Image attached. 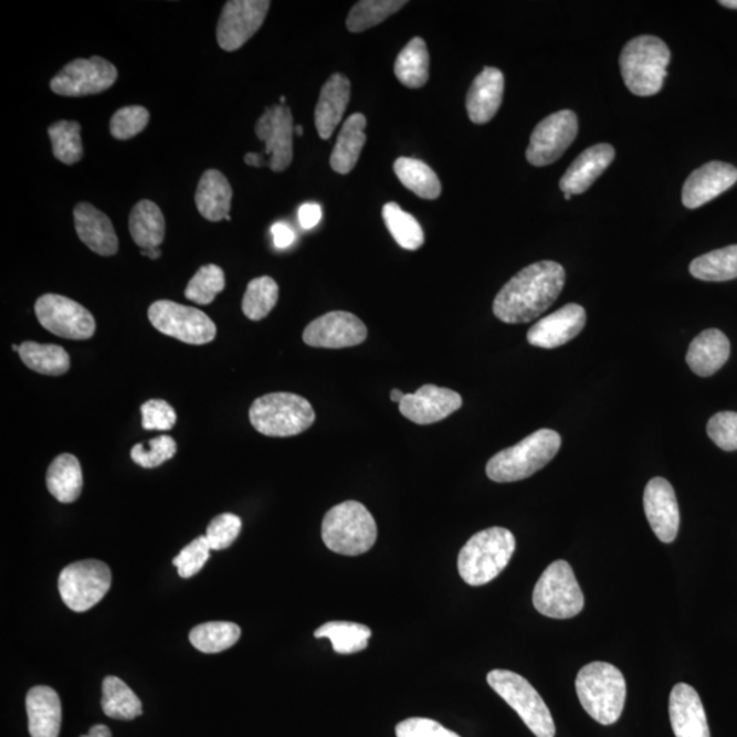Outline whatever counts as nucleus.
Wrapping results in <instances>:
<instances>
[{"instance_id": "1", "label": "nucleus", "mask_w": 737, "mask_h": 737, "mask_svg": "<svg viewBox=\"0 0 737 737\" xmlns=\"http://www.w3.org/2000/svg\"><path fill=\"white\" fill-rule=\"evenodd\" d=\"M566 271L556 261H538L522 270L504 286L493 302V313L506 324L536 320L559 298Z\"/></svg>"}, {"instance_id": "2", "label": "nucleus", "mask_w": 737, "mask_h": 737, "mask_svg": "<svg viewBox=\"0 0 737 737\" xmlns=\"http://www.w3.org/2000/svg\"><path fill=\"white\" fill-rule=\"evenodd\" d=\"M576 688L580 705L601 725H612L622 717L627 684L623 673L608 663H591L579 671Z\"/></svg>"}, {"instance_id": "3", "label": "nucleus", "mask_w": 737, "mask_h": 737, "mask_svg": "<svg viewBox=\"0 0 737 737\" xmlns=\"http://www.w3.org/2000/svg\"><path fill=\"white\" fill-rule=\"evenodd\" d=\"M560 446L559 433L552 429H539L520 443L493 456L486 464V475L501 484L529 478L554 460Z\"/></svg>"}, {"instance_id": "4", "label": "nucleus", "mask_w": 737, "mask_h": 737, "mask_svg": "<svg viewBox=\"0 0 737 737\" xmlns=\"http://www.w3.org/2000/svg\"><path fill=\"white\" fill-rule=\"evenodd\" d=\"M514 534L491 527L474 534L457 557V570L470 586H484L501 576L515 552Z\"/></svg>"}, {"instance_id": "5", "label": "nucleus", "mask_w": 737, "mask_h": 737, "mask_svg": "<svg viewBox=\"0 0 737 737\" xmlns=\"http://www.w3.org/2000/svg\"><path fill=\"white\" fill-rule=\"evenodd\" d=\"M670 61L668 45L660 38L630 40L620 55V70L627 88L636 96L657 95L663 90Z\"/></svg>"}, {"instance_id": "6", "label": "nucleus", "mask_w": 737, "mask_h": 737, "mask_svg": "<svg viewBox=\"0 0 737 737\" xmlns=\"http://www.w3.org/2000/svg\"><path fill=\"white\" fill-rule=\"evenodd\" d=\"M322 537L335 554L364 555L376 544V520L364 504L352 501L340 503L324 516Z\"/></svg>"}, {"instance_id": "7", "label": "nucleus", "mask_w": 737, "mask_h": 737, "mask_svg": "<svg viewBox=\"0 0 737 737\" xmlns=\"http://www.w3.org/2000/svg\"><path fill=\"white\" fill-rule=\"evenodd\" d=\"M249 418L255 431L270 438H292L315 423L312 404L299 394L274 392L255 399Z\"/></svg>"}, {"instance_id": "8", "label": "nucleus", "mask_w": 737, "mask_h": 737, "mask_svg": "<svg viewBox=\"0 0 737 737\" xmlns=\"http://www.w3.org/2000/svg\"><path fill=\"white\" fill-rule=\"evenodd\" d=\"M487 683L493 692L502 696L518 713L522 722L537 737H555L556 725L552 713L537 689L518 673L495 670L487 673Z\"/></svg>"}, {"instance_id": "9", "label": "nucleus", "mask_w": 737, "mask_h": 737, "mask_svg": "<svg viewBox=\"0 0 737 737\" xmlns=\"http://www.w3.org/2000/svg\"><path fill=\"white\" fill-rule=\"evenodd\" d=\"M533 603L539 613L552 619H571L582 612V589L567 561L557 560L544 571L534 588Z\"/></svg>"}, {"instance_id": "10", "label": "nucleus", "mask_w": 737, "mask_h": 737, "mask_svg": "<svg viewBox=\"0 0 737 737\" xmlns=\"http://www.w3.org/2000/svg\"><path fill=\"white\" fill-rule=\"evenodd\" d=\"M148 317L159 333L188 345H207L217 338V325L204 312L172 301H156Z\"/></svg>"}, {"instance_id": "11", "label": "nucleus", "mask_w": 737, "mask_h": 737, "mask_svg": "<svg viewBox=\"0 0 737 737\" xmlns=\"http://www.w3.org/2000/svg\"><path fill=\"white\" fill-rule=\"evenodd\" d=\"M112 571L106 562L84 560L65 567L60 576L63 602L74 612H86L104 599L112 588Z\"/></svg>"}, {"instance_id": "12", "label": "nucleus", "mask_w": 737, "mask_h": 737, "mask_svg": "<svg viewBox=\"0 0 737 737\" xmlns=\"http://www.w3.org/2000/svg\"><path fill=\"white\" fill-rule=\"evenodd\" d=\"M40 324L51 334L72 340L91 339L96 333L95 317L78 302L57 294H45L34 306Z\"/></svg>"}, {"instance_id": "13", "label": "nucleus", "mask_w": 737, "mask_h": 737, "mask_svg": "<svg viewBox=\"0 0 737 737\" xmlns=\"http://www.w3.org/2000/svg\"><path fill=\"white\" fill-rule=\"evenodd\" d=\"M578 131V116L571 109L547 116L531 133L527 161L536 167L552 165L576 141Z\"/></svg>"}, {"instance_id": "14", "label": "nucleus", "mask_w": 737, "mask_h": 737, "mask_svg": "<svg viewBox=\"0 0 737 737\" xmlns=\"http://www.w3.org/2000/svg\"><path fill=\"white\" fill-rule=\"evenodd\" d=\"M118 70L102 56L75 60L51 80V91L60 96L83 97L98 95L112 88Z\"/></svg>"}, {"instance_id": "15", "label": "nucleus", "mask_w": 737, "mask_h": 737, "mask_svg": "<svg viewBox=\"0 0 737 737\" xmlns=\"http://www.w3.org/2000/svg\"><path fill=\"white\" fill-rule=\"evenodd\" d=\"M269 0H230L220 14L217 38L220 49L236 51L263 27L269 14Z\"/></svg>"}, {"instance_id": "16", "label": "nucleus", "mask_w": 737, "mask_h": 737, "mask_svg": "<svg viewBox=\"0 0 737 737\" xmlns=\"http://www.w3.org/2000/svg\"><path fill=\"white\" fill-rule=\"evenodd\" d=\"M294 124L292 109L282 104L265 109L255 124V135L265 144L270 168L274 172L287 170L293 162Z\"/></svg>"}, {"instance_id": "17", "label": "nucleus", "mask_w": 737, "mask_h": 737, "mask_svg": "<svg viewBox=\"0 0 737 737\" xmlns=\"http://www.w3.org/2000/svg\"><path fill=\"white\" fill-rule=\"evenodd\" d=\"M367 338V325L348 312H329L307 325L304 333L305 344L317 348L354 347Z\"/></svg>"}, {"instance_id": "18", "label": "nucleus", "mask_w": 737, "mask_h": 737, "mask_svg": "<svg viewBox=\"0 0 737 737\" xmlns=\"http://www.w3.org/2000/svg\"><path fill=\"white\" fill-rule=\"evenodd\" d=\"M462 404L460 393L449 388L427 385L414 393H406L399 403V411L417 425H431L454 414Z\"/></svg>"}, {"instance_id": "19", "label": "nucleus", "mask_w": 737, "mask_h": 737, "mask_svg": "<svg viewBox=\"0 0 737 737\" xmlns=\"http://www.w3.org/2000/svg\"><path fill=\"white\" fill-rule=\"evenodd\" d=\"M643 506L650 527L660 541L664 544L675 541L681 526V513L676 493L670 481L661 477L650 480L643 495Z\"/></svg>"}, {"instance_id": "20", "label": "nucleus", "mask_w": 737, "mask_h": 737, "mask_svg": "<svg viewBox=\"0 0 737 737\" xmlns=\"http://www.w3.org/2000/svg\"><path fill=\"white\" fill-rule=\"evenodd\" d=\"M737 182V168L728 162L710 161L695 170L683 186L684 207L696 209L717 199Z\"/></svg>"}, {"instance_id": "21", "label": "nucleus", "mask_w": 737, "mask_h": 737, "mask_svg": "<svg viewBox=\"0 0 737 737\" xmlns=\"http://www.w3.org/2000/svg\"><path fill=\"white\" fill-rule=\"evenodd\" d=\"M586 325V312L578 304H568L534 324L527 341L534 347L556 348L576 339Z\"/></svg>"}, {"instance_id": "22", "label": "nucleus", "mask_w": 737, "mask_h": 737, "mask_svg": "<svg viewBox=\"0 0 737 737\" xmlns=\"http://www.w3.org/2000/svg\"><path fill=\"white\" fill-rule=\"evenodd\" d=\"M670 718L676 737H710L704 704L698 693L686 683L672 688Z\"/></svg>"}, {"instance_id": "23", "label": "nucleus", "mask_w": 737, "mask_h": 737, "mask_svg": "<svg viewBox=\"0 0 737 737\" xmlns=\"http://www.w3.org/2000/svg\"><path fill=\"white\" fill-rule=\"evenodd\" d=\"M614 148L609 144H599L583 150L560 179V189L566 200L582 194L612 165Z\"/></svg>"}, {"instance_id": "24", "label": "nucleus", "mask_w": 737, "mask_h": 737, "mask_svg": "<svg viewBox=\"0 0 737 737\" xmlns=\"http://www.w3.org/2000/svg\"><path fill=\"white\" fill-rule=\"evenodd\" d=\"M74 225L80 240L92 252L104 257L118 252L119 241L112 220L90 202H80L74 208Z\"/></svg>"}, {"instance_id": "25", "label": "nucleus", "mask_w": 737, "mask_h": 737, "mask_svg": "<svg viewBox=\"0 0 737 737\" xmlns=\"http://www.w3.org/2000/svg\"><path fill=\"white\" fill-rule=\"evenodd\" d=\"M504 95V75L502 70L485 67L470 86L466 108L470 120L484 125L495 118L502 107Z\"/></svg>"}, {"instance_id": "26", "label": "nucleus", "mask_w": 737, "mask_h": 737, "mask_svg": "<svg viewBox=\"0 0 737 737\" xmlns=\"http://www.w3.org/2000/svg\"><path fill=\"white\" fill-rule=\"evenodd\" d=\"M350 95L351 84L344 74L335 73L324 84L315 113L316 127L322 139L333 137L336 127L344 119Z\"/></svg>"}, {"instance_id": "27", "label": "nucleus", "mask_w": 737, "mask_h": 737, "mask_svg": "<svg viewBox=\"0 0 737 737\" xmlns=\"http://www.w3.org/2000/svg\"><path fill=\"white\" fill-rule=\"evenodd\" d=\"M29 734L32 737H57L62 725V705L54 688L36 686L27 695Z\"/></svg>"}, {"instance_id": "28", "label": "nucleus", "mask_w": 737, "mask_h": 737, "mask_svg": "<svg viewBox=\"0 0 737 737\" xmlns=\"http://www.w3.org/2000/svg\"><path fill=\"white\" fill-rule=\"evenodd\" d=\"M730 345L718 329H706L689 345L686 361L695 375L710 377L727 364Z\"/></svg>"}, {"instance_id": "29", "label": "nucleus", "mask_w": 737, "mask_h": 737, "mask_svg": "<svg viewBox=\"0 0 737 737\" xmlns=\"http://www.w3.org/2000/svg\"><path fill=\"white\" fill-rule=\"evenodd\" d=\"M232 189L228 178L218 170L202 173L196 191V206L202 218L220 222L230 217Z\"/></svg>"}, {"instance_id": "30", "label": "nucleus", "mask_w": 737, "mask_h": 737, "mask_svg": "<svg viewBox=\"0 0 737 737\" xmlns=\"http://www.w3.org/2000/svg\"><path fill=\"white\" fill-rule=\"evenodd\" d=\"M365 129H367V118L364 114H352L346 120L330 155V167L335 172L346 176L357 166L364 145L367 143Z\"/></svg>"}, {"instance_id": "31", "label": "nucleus", "mask_w": 737, "mask_h": 737, "mask_svg": "<svg viewBox=\"0 0 737 737\" xmlns=\"http://www.w3.org/2000/svg\"><path fill=\"white\" fill-rule=\"evenodd\" d=\"M84 477L80 461L72 454L56 456L46 472V487L57 502L70 504L83 492Z\"/></svg>"}, {"instance_id": "32", "label": "nucleus", "mask_w": 737, "mask_h": 737, "mask_svg": "<svg viewBox=\"0 0 737 737\" xmlns=\"http://www.w3.org/2000/svg\"><path fill=\"white\" fill-rule=\"evenodd\" d=\"M129 230L137 246L141 249L160 246L166 235V220L161 209L154 201L137 202L130 213Z\"/></svg>"}, {"instance_id": "33", "label": "nucleus", "mask_w": 737, "mask_h": 737, "mask_svg": "<svg viewBox=\"0 0 737 737\" xmlns=\"http://www.w3.org/2000/svg\"><path fill=\"white\" fill-rule=\"evenodd\" d=\"M429 61L427 43L421 38L411 39L394 62V75L408 88H422L429 80Z\"/></svg>"}, {"instance_id": "34", "label": "nucleus", "mask_w": 737, "mask_h": 737, "mask_svg": "<svg viewBox=\"0 0 737 737\" xmlns=\"http://www.w3.org/2000/svg\"><path fill=\"white\" fill-rule=\"evenodd\" d=\"M393 171L399 181L423 200H436L441 194L438 173L421 160L399 158L394 161Z\"/></svg>"}, {"instance_id": "35", "label": "nucleus", "mask_w": 737, "mask_h": 737, "mask_svg": "<svg viewBox=\"0 0 737 737\" xmlns=\"http://www.w3.org/2000/svg\"><path fill=\"white\" fill-rule=\"evenodd\" d=\"M102 707L104 715L125 722L143 715L141 701L124 681L115 676L104 678Z\"/></svg>"}, {"instance_id": "36", "label": "nucleus", "mask_w": 737, "mask_h": 737, "mask_svg": "<svg viewBox=\"0 0 737 737\" xmlns=\"http://www.w3.org/2000/svg\"><path fill=\"white\" fill-rule=\"evenodd\" d=\"M689 274L704 282H728L737 277V245L699 255L689 264Z\"/></svg>"}, {"instance_id": "37", "label": "nucleus", "mask_w": 737, "mask_h": 737, "mask_svg": "<svg viewBox=\"0 0 737 737\" xmlns=\"http://www.w3.org/2000/svg\"><path fill=\"white\" fill-rule=\"evenodd\" d=\"M19 354L22 362L40 375L62 376L70 369L69 354L61 346L25 341L20 346Z\"/></svg>"}, {"instance_id": "38", "label": "nucleus", "mask_w": 737, "mask_h": 737, "mask_svg": "<svg viewBox=\"0 0 737 737\" xmlns=\"http://www.w3.org/2000/svg\"><path fill=\"white\" fill-rule=\"evenodd\" d=\"M316 638H328L336 653L354 654L369 645V627L352 622H329L315 631Z\"/></svg>"}, {"instance_id": "39", "label": "nucleus", "mask_w": 737, "mask_h": 737, "mask_svg": "<svg viewBox=\"0 0 737 737\" xmlns=\"http://www.w3.org/2000/svg\"><path fill=\"white\" fill-rule=\"evenodd\" d=\"M241 638V629L235 623L209 622L194 627L190 631L191 645L202 653L224 652L235 645Z\"/></svg>"}, {"instance_id": "40", "label": "nucleus", "mask_w": 737, "mask_h": 737, "mask_svg": "<svg viewBox=\"0 0 737 737\" xmlns=\"http://www.w3.org/2000/svg\"><path fill=\"white\" fill-rule=\"evenodd\" d=\"M382 219L393 240L406 251H418L425 242V235L418 220L394 202H388L382 208Z\"/></svg>"}, {"instance_id": "41", "label": "nucleus", "mask_w": 737, "mask_h": 737, "mask_svg": "<svg viewBox=\"0 0 737 737\" xmlns=\"http://www.w3.org/2000/svg\"><path fill=\"white\" fill-rule=\"evenodd\" d=\"M406 4L408 2H404V0H362V2L354 4L350 14H348L347 29L352 33L368 31V29L390 19Z\"/></svg>"}, {"instance_id": "42", "label": "nucleus", "mask_w": 737, "mask_h": 737, "mask_svg": "<svg viewBox=\"0 0 737 737\" xmlns=\"http://www.w3.org/2000/svg\"><path fill=\"white\" fill-rule=\"evenodd\" d=\"M278 286L270 276L255 277L243 295L242 310L249 320L260 322L270 315L277 304Z\"/></svg>"}, {"instance_id": "43", "label": "nucleus", "mask_w": 737, "mask_h": 737, "mask_svg": "<svg viewBox=\"0 0 737 737\" xmlns=\"http://www.w3.org/2000/svg\"><path fill=\"white\" fill-rule=\"evenodd\" d=\"M52 154L63 165L72 166L83 159L84 147L78 122L60 120L49 127Z\"/></svg>"}, {"instance_id": "44", "label": "nucleus", "mask_w": 737, "mask_h": 737, "mask_svg": "<svg viewBox=\"0 0 737 737\" xmlns=\"http://www.w3.org/2000/svg\"><path fill=\"white\" fill-rule=\"evenodd\" d=\"M225 287L224 272L218 265L201 266L197 274L190 278L185 289V297L199 305L212 304L217 295Z\"/></svg>"}, {"instance_id": "45", "label": "nucleus", "mask_w": 737, "mask_h": 737, "mask_svg": "<svg viewBox=\"0 0 737 737\" xmlns=\"http://www.w3.org/2000/svg\"><path fill=\"white\" fill-rule=\"evenodd\" d=\"M177 452V443L171 436H162L148 441L147 444L133 446L131 460L144 468H155L172 460Z\"/></svg>"}, {"instance_id": "46", "label": "nucleus", "mask_w": 737, "mask_h": 737, "mask_svg": "<svg viewBox=\"0 0 737 737\" xmlns=\"http://www.w3.org/2000/svg\"><path fill=\"white\" fill-rule=\"evenodd\" d=\"M149 112L141 106L118 109L109 122V130L116 139H130L141 133L149 124Z\"/></svg>"}, {"instance_id": "47", "label": "nucleus", "mask_w": 737, "mask_h": 737, "mask_svg": "<svg viewBox=\"0 0 737 737\" xmlns=\"http://www.w3.org/2000/svg\"><path fill=\"white\" fill-rule=\"evenodd\" d=\"M211 550V545H209L206 536L196 538L193 543L185 547L181 554L172 560V565L177 567L179 577L188 579L199 573L202 567L206 566Z\"/></svg>"}, {"instance_id": "48", "label": "nucleus", "mask_w": 737, "mask_h": 737, "mask_svg": "<svg viewBox=\"0 0 737 737\" xmlns=\"http://www.w3.org/2000/svg\"><path fill=\"white\" fill-rule=\"evenodd\" d=\"M242 529L240 516L222 514L209 524L206 538L213 550H223L234 544Z\"/></svg>"}, {"instance_id": "49", "label": "nucleus", "mask_w": 737, "mask_h": 737, "mask_svg": "<svg viewBox=\"0 0 737 737\" xmlns=\"http://www.w3.org/2000/svg\"><path fill=\"white\" fill-rule=\"evenodd\" d=\"M707 434L718 449L724 451L737 450V413L723 411L707 422Z\"/></svg>"}, {"instance_id": "50", "label": "nucleus", "mask_w": 737, "mask_h": 737, "mask_svg": "<svg viewBox=\"0 0 737 737\" xmlns=\"http://www.w3.org/2000/svg\"><path fill=\"white\" fill-rule=\"evenodd\" d=\"M145 431H171L177 422L176 410L166 400L152 399L141 406Z\"/></svg>"}, {"instance_id": "51", "label": "nucleus", "mask_w": 737, "mask_h": 737, "mask_svg": "<svg viewBox=\"0 0 737 737\" xmlns=\"http://www.w3.org/2000/svg\"><path fill=\"white\" fill-rule=\"evenodd\" d=\"M397 737H461L431 718L413 717L397 725Z\"/></svg>"}, {"instance_id": "52", "label": "nucleus", "mask_w": 737, "mask_h": 737, "mask_svg": "<svg viewBox=\"0 0 737 737\" xmlns=\"http://www.w3.org/2000/svg\"><path fill=\"white\" fill-rule=\"evenodd\" d=\"M323 218V209L318 204H304L299 208L298 219L302 225V229L312 230L315 229Z\"/></svg>"}, {"instance_id": "53", "label": "nucleus", "mask_w": 737, "mask_h": 737, "mask_svg": "<svg viewBox=\"0 0 737 737\" xmlns=\"http://www.w3.org/2000/svg\"><path fill=\"white\" fill-rule=\"evenodd\" d=\"M274 243L277 249H286L293 245L295 234L292 228L286 223H275L271 229Z\"/></svg>"}, {"instance_id": "54", "label": "nucleus", "mask_w": 737, "mask_h": 737, "mask_svg": "<svg viewBox=\"0 0 737 737\" xmlns=\"http://www.w3.org/2000/svg\"><path fill=\"white\" fill-rule=\"evenodd\" d=\"M81 737H113L112 736V730L107 727V725H95V727H92L90 729V734Z\"/></svg>"}, {"instance_id": "55", "label": "nucleus", "mask_w": 737, "mask_h": 737, "mask_svg": "<svg viewBox=\"0 0 737 737\" xmlns=\"http://www.w3.org/2000/svg\"><path fill=\"white\" fill-rule=\"evenodd\" d=\"M245 162L249 166L253 167H263L265 165V160L263 158V155L259 154H248L245 156Z\"/></svg>"}, {"instance_id": "56", "label": "nucleus", "mask_w": 737, "mask_h": 737, "mask_svg": "<svg viewBox=\"0 0 737 737\" xmlns=\"http://www.w3.org/2000/svg\"><path fill=\"white\" fill-rule=\"evenodd\" d=\"M141 254L147 255V257L156 260L159 259L161 255V252L159 251V248L155 249H141Z\"/></svg>"}, {"instance_id": "57", "label": "nucleus", "mask_w": 737, "mask_h": 737, "mask_svg": "<svg viewBox=\"0 0 737 737\" xmlns=\"http://www.w3.org/2000/svg\"><path fill=\"white\" fill-rule=\"evenodd\" d=\"M404 394H406V393H403V392L400 391V390H392V392H391V400H392V402H394V403H400V402H402V399L404 398Z\"/></svg>"}, {"instance_id": "58", "label": "nucleus", "mask_w": 737, "mask_h": 737, "mask_svg": "<svg viewBox=\"0 0 737 737\" xmlns=\"http://www.w3.org/2000/svg\"><path fill=\"white\" fill-rule=\"evenodd\" d=\"M719 4L724 6V8L737 10V0H722Z\"/></svg>"}, {"instance_id": "59", "label": "nucleus", "mask_w": 737, "mask_h": 737, "mask_svg": "<svg viewBox=\"0 0 737 737\" xmlns=\"http://www.w3.org/2000/svg\"><path fill=\"white\" fill-rule=\"evenodd\" d=\"M294 130H295V133H297L298 136L304 135V127H302V126L295 127Z\"/></svg>"}]
</instances>
